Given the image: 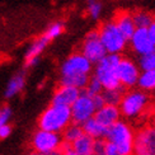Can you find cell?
<instances>
[{"label": "cell", "mask_w": 155, "mask_h": 155, "mask_svg": "<svg viewBox=\"0 0 155 155\" xmlns=\"http://www.w3.org/2000/svg\"><path fill=\"white\" fill-rule=\"evenodd\" d=\"M60 84L84 89L93 73V64L81 52H74L62 62L60 68Z\"/></svg>", "instance_id": "6da1fadb"}, {"label": "cell", "mask_w": 155, "mask_h": 155, "mask_svg": "<svg viewBox=\"0 0 155 155\" xmlns=\"http://www.w3.org/2000/svg\"><path fill=\"white\" fill-rule=\"evenodd\" d=\"M150 104V97L146 92L141 89L131 88L125 90L122 99L118 104L121 116L127 120H136L143 116Z\"/></svg>", "instance_id": "7a4b0ae2"}, {"label": "cell", "mask_w": 155, "mask_h": 155, "mask_svg": "<svg viewBox=\"0 0 155 155\" xmlns=\"http://www.w3.org/2000/svg\"><path fill=\"white\" fill-rule=\"evenodd\" d=\"M71 122L73 121L70 107L51 103V106L45 109L38 118V127L42 130L61 134Z\"/></svg>", "instance_id": "3957f363"}, {"label": "cell", "mask_w": 155, "mask_h": 155, "mask_svg": "<svg viewBox=\"0 0 155 155\" xmlns=\"http://www.w3.org/2000/svg\"><path fill=\"white\" fill-rule=\"evenodd\" d=\"M134 136L135 131L132 126L124 120H118L111 127H108L106 140L116 147L120 155H131Z\"/></svg>", "instance_id": "277c9868"}, {"label": "cell", "mask_w": 155, "mask_h": 155, "mask_svg": "<svg viewBox=\"0 0 155 155\" xmlns=\"http://www.w3.org/2000/svg\"><path fill=\"white\" fill-rule=\"evenodd\" d=\"M120 60V54H107L101 61L94 64L95 68H93V75L101 81L103 89H113L121 85L116 73Z\"/></svg>", "instance_id": "5b68a950"}, {"label": "cell", "mask_w": 155, "mask_h": 155, "mask_svg": "<svg viewBox=\"0 0 155 155\" xmlns=\"http://www.w3.org/2000/svg\"><path fill=\"white\" fill-rule=\"evenodd\" d=\"M99 38L104 46L107 54H122L126 50L127 40L117 28L114 21L106 22L98 29Z\"/></svg>", "instance_id": "8992f818"}, {"label": "cell", "mask_w": 155, "mask_h": 155, "mask_svg": "<svg viewBox=\"0 0 155 155\" xmlns=\"http://www.w3.org/2000/svg\"><path fill=\"white\" fill-rule=\"evenodd\" d=\"M132 155H155V128L151 125L135 132Z\"/></svg>", "instance_id": "52a82bcc"}, {"label": "cell", "mask_w": 155, "mask_h": 155, "mask_svg": "<svg viewBox=\"0 0 155 155\" xmlns=\"http://www.w3.org/2000/svg\"><path fill=\"white\" fill-rule=\"evenodd\" d=\"M70 111H71V121L78 125H81L90 117H93L97 108L93 103L92 95L87 94L85 90L81 89L80 95L70 106Z\"/></svg>", "instance_id": "ba28073f"}, {"label": "cell", "mask_w": 155, "mask_h": 155, "mask_svg": "<svg viewBox=\"0 0 155 155\" xmlns=\"http://www.w3.org/2000/svg\"><path fill=\"white\" fill-rule=\"evenodd\" d=\"M62 144V136L59 132H52L47 130L40 128L32 139V147L33 150L46 155L50 151H54L56 149H60Z\"/></svg>", "instance_id": "9c48e42d"}, {"label": "cell", "mask_w": 155, "mask_h": 155, "mask_svg": "<svg viewBox=\"0 0 155 155\" xmlns=\"http://www.w3.org/2000/svg\"><path fill=\"white\" fill-rule=\"evenodd\" d=\"M80 52L85 56L93 65L98 61H101L103 57L107 55V51L99 38L98 31H90L85 36V38H84V41L81 43Z\"/></svg>", "instance_id": "30bf717a"}, {"label": "cell", "mask_w": 155, "mask_h": 155, "mask_svg": "<svg viewBox=\"0 0 155 155\" xmlns=\"http://www.w3.org/2000/svg\"><path fill=\"white\" fill-rule=\"evenodd\" d=\"M140 68L134 60H131L130 57H122L117 65V78L120 84L126 89L135 88L137 84V79L140 75Z\"/></svg>", "instance_id": "8fae6325"}, {"label": "cell", "mask_w": 155, "mask_h": 155, "mask_svg": "<svg viewBox=\"0 0 155 155\" xmlns=\"http://www.w3.org/2000/svg\"><path fill=\"white\" fill-rule=\"evenodd\" d=\"M128 42H130L131 50L139 56L149 52L154 47L153 42L150 41V37L147 35L146 28H136L134 35L131 36V38L128 40Z\"/></svg>", "instance_id": "7c38bea8"}, {"label": "cell", "mask_w": 155, "mask_h": 155, "mask_svg": "<svg viewBox=\"0 0 155 155\" xmlns=\"http://www.w3.org/2000/svg\"><path fill=\"white\" fill-rule=\"evenodd\" d=\"M51 41L48 38L42 35L41 37H38L36 41H33V43L29 46V48L27 50L24 56V66L25 68H32L38 64V60H40V55L45 51V48L47 47V45Z\"/></svg>", "instance_id": "4fadbf2b"}, {"label": "cell", "mask_w": 155, "mask_h": 155, "mask_svg": "<svg viewBox=\"0 0 155 155\" xmlns=\"http://www.w3.org/2000/svg\"><path fill=\"white\" fill-rule=\"evenodd\" d=\"M80 92L81 89H78L70 85H61L60 84V87L55 90L51 103L52 104H61L70 107L78 99V97L80 95Z\"/></svg>", "instance_id": "5bb4252c"}, {"label": "cell", "mask_w": 155, "mask_h": 155, "mask_svg": "<svg viewBox=\"0 0 155 155\" xmlns=\"http://www.w3.org/2000/svg\"><path fill=\"white\" fill-rule=\"evenodd\" d=\"M93 117L98 121L102 126L108 128V127H111L113 124H116L118 120H121L122 116H121L118 106L104 104L103 107L97 109Z\"/></svg>", "instance_id": "9a60e30c"}, {"label": "cell", "mask_w": 155, "mask_h": 155, "mask_svg": "<svg viewBox=\"0 0 155 155\" xmlns=\"http://www.w3.org/2000/svg\"><path fill=\"white\" fill-rule=\"evenodd\" d=\"M114 23L126 40L127 41L130 40L131 36L134 35L135 29H136V25H135L134 19L130 13H120V14L116 17Z\"/></svg>", "instance_id": "2e32d148"}, {"label": "cell", "mask_w": 155, "mask_h": 155, "mask_svg": "<svg viewBox=\"0 0 155 155\" xmlns=\"http://www.w3.org/2000/svg\"><path fill=\"white\" fill-rule=\"evenodd\" d=\"M81 127H83L84 134L89 135L93 139H106V135L108 131V128L102 126L94 117H90L84 124H81Z\"/></svg>", "instance_id": "e0dca14e"}, {"label": "cell", "mask_w": 155, "mask_h": 155, "mask_svg": "<svg viewBox=\"0 0 155 155\" xmlns=\"http://www.w3.org/2000/svg\"><path fill=\"white\" fill-rule=\"evenodd\" d=\"M94 141L95 139L90 137L87 134H83L74 143H71V147L79 155H92L93 149H94Z\"/></svg>", "instance_id": "ac0fdd59"}, {"label": "cell", "mask_w": 155, "mask_h": 155, "mask_svg": "<svg viewBox=\"0 0 155 155\" xmlns=\"http://www.w3.org/2000/svg\"><path fill=\"white\" fill-rule=\"evenodd\" d=\"M136 87L144 92H155V69L141 70Z\"/></svg>", "instance_id": "d6986e66"}, {"label": "cell", "mask_w": 155, "mask_h": 155, "mask_svg": "<svg viewBox=\"0 0 155 155\" xmlns=\"http://www.w3.org/2000/svg\"><path fill=\"white\" fill-rule=\"evenodd\" d=\"M25 85V76L24 73H18L9 80L8 85L5 88V92L4 95L5 98H12V97L17 95L18 93H21L23 88Z\"/></svg>", "instance_id": "ffe728a7"}, {"label": "cell", "mask_w": 155, "mask_h": 155, "mask_svg": "<svg viewBox=\"0 0 155 155\" xmlns=\"http://www.w3.org/2000/svg\"><path fill=\"white\" fill-rule=\"evenodd\" d=\"M126 88H124L122 85L113 88V89H103V92L101 93L103 99H104L106 104H112V106H118L120 102L122 99V95H124Z\"/></svg>", "instance_id": "44dd1931"}, {"label": "cell", "mask_w": 155, "mask_h": 155, "mask_svg": "<svg viewBox=\"0 0 155 155\" xmlns=\"http://www.w3.org/2000/svg\"><path fill=\"white\" fill-rule=\"evenodd\" d=\"M92 155H120L116 147L106 139H95Z\"/></svg>", "instance_id": "7402d4cb"}, {"label": "cell", "mask_w": 155, "mask_h": 155, "mask_svg": "<svg viewBox=\"0 0 155 155\" xmlns=\"http://www.w3.org/2000/svg\"><path fill=\"white\" fill-rule=\"evenodd\" d=\"M61 134H62L61 135V136H62V141L71 144L79 136H81V135L84 134V131H83L81 125H78V124H75V122H71V124L68 125L65 127V130H64Z\"/></svg>", "instance_id": "603a6c76"}, {"label": "cell", "mask_w": 155, "mask_h": 155, "mask_svg": "<svg viewBox=\"0 0 155 155\" xmlns=\"http://www.w3.org/2000/svg\"><path fill=\"white\" fill-rule=\"evenodd\" d=\"M132 19H134V23L136 25V28H147L149 25L151 24V22L154 21V17L147 12L144 10H137L131 14Z\"/></svg>", "instance_id": "cb8c5ba5"}, {"label": "cell", "mask_w": 155, "mask_h": 155, "mask_svg": "<svg viewBox=\"0 0 155 155\" xmlns=\"http://www.w3.org/2000/svg\"><path fill=\"white\" fill-rule=\"evenodd\" d=\"M137 65L140 70H151L155 69V46L144 55L140 56Z\"/></svg>", "instance_id": "d4e9b609"}, {"label": "cell", "mask_w": 155, "mask_h": 155, "mask_svg": "<svg viewBox=\"0 0 155 155\" xmlns=\"http://www.w3.org/2000/svg\"><path fill=\"white\" fill-rule=\"evenodd\" d=\"M64 31H65V25H64V23L61 22H55L50 25V27L46 29V32H45V36H46L50 41H52L55 40V38L57 37H60L62 33H64Z\"/></svg>", "instance_id": "484cf974"}, {"label": "cell", "mask_w": 155, "mask_h": 155, "mask_svg": "<svg viewBox=\"0 0 155 155\" xmlns=\"http://www.w3.org/2000/svg\"><path fill=\"white\" fill-rule=\"evenodd\" d=\"M85 93L89 95H95V94H101L103 92V85L101 84V81L97 79L94 75H90L89 81L87 84V87L84 88Z\"/></svg>", "instance_id": "4316f807"}, {"label": "cell", "mask_w": 155, "mask_h": 155, "mask_svg": "<svg viewBox=\"0 0 155 155\" xmlns=\"http://www.w3.org/2000/svg\"><path fill=\"white\" fill-rule=\"evenodd\" d=\"M88 13L93 19H98L102 13V4L98 0H90V2H88Z\"/></svg>", "instance_id": "83f0119b"}, {"label": "cell", "mask_w": 155, "mask_h": 155, "mask_svg": "<svg viewBox=\"0 0 155 155\" xmlns=\"http://www.w3.org/2000/svg\"><path fill=\"white\" fill-rule=\"evenodd\" d=\"M60 149L62 150V155H79L78 153H75L71 147V144L69 143H65V141H62V144L60 146Z\"/></svg>", "instance_id": "f1b7e54d"}, {"label": "cell", "mask_w": 155, "mask_h": 155, "mask_svg": "<svg viewBox=\"0 0 155 155\" xmlns=\"http://www.w3.org/2000/svg\"><path fill=\"white\" fill-rule=\"evenodd\" d=\"M10 134H12V127L9 126V124L0 126V139H6L8 136H10Z\"/></svg>", "instance_id": "f546056e"}, {"label": "cell", "mask_w": 155, "mask_h": 155, "mask_svg": "<svg viewBox=\"0 0 155 155\" xmlns=\"http://www.w3.org/2000/svg\"><path fill=\"white\" fill-rule=\"evenodd\" d=\"M92 98H93V103H94V106H95L97 109L101 108V107H103V106L106 104V103H104V99H103V97H102V94L92 95Z\"/></svg>", "instance_id": "4dcf8cb0"}, {"label": "cell", "mask_w": 155, "mask_h": 155, "mask_svg": "<svg viewBox=\"0 0 155 155\" xmlns=\"http://www.w3.org/2000/svg\"><path fill=\"white\" fill-rule=\"evenodd\" d=\"M146 29H147V35H149V37H150V41L153 42V45L155 46V19L151 22V24Z\"/></svg>", "instance_id": "1f68e13d"}, {"label": "cell", "mask_w": 155, "mask_h": 155, "mask_svg": "<svg viewBox=\"0 0 155 155\" xmlns=\"http://www.w3.org/2000/svg\"><path fill=\"white\" fill-rule=\"evenodd\" d=\"M46 155H62V150H61V149H56V150H54V151H50V153L46 154Z\"/></svg>", "instance_id": "d6a6232c"}, {"label": "cell", "mask_w": 155, "mask_h": 155, "mask_svg": "<svg viewBox=\"0 0 155 155\" xmlns=\"http://www.w3.org/2000/svg\"><path fill=\"white\" fill-rule=\"evenodd\" d=\"M151 126L155 128V114L153 116V120H151Z\"/></svg>", "instance_id": "836d02e7"}, {"label": "cell", "mask_w": 155, "mask_h": 155, "mask_svg": "<svg viewBox=\"0 0 155 155\" xmlns=\"http://www.w3.org/2000/svg\"><path fill=\"white\" fill-rule=\"evenodd\" d=\"M28 155H43V154H40V153H37V151H33V153H31Z\"/></svg>", "instance_id": "e575fe53"}, {"label": "cell", "mask_w": 155, "mask_h": 155, "mask_svg": "<svg viewBox=\"0 0 155 155\" xmlns=\"http://www.w3.org/2000/svg\"><path fill=\"white\" fill-rule=\"evenodd\" d=\"M0 126H2V125H0Z\"/></svg>", "instance_id": "d590c367"}, {"label": "cell", "mask_w": 155, "mask_h": 155, "mask_svg": "<svg viewBox=\"0 0 155 155\" xmlns=\"http://www.w3.org/2000/svg\"><path fill=\"white\" fill-rule=\"evenodd\" d=\"M131 155H132V154H131Z\"/></svg>", "instance_id": "8d00e7d4"}]
</instances>
